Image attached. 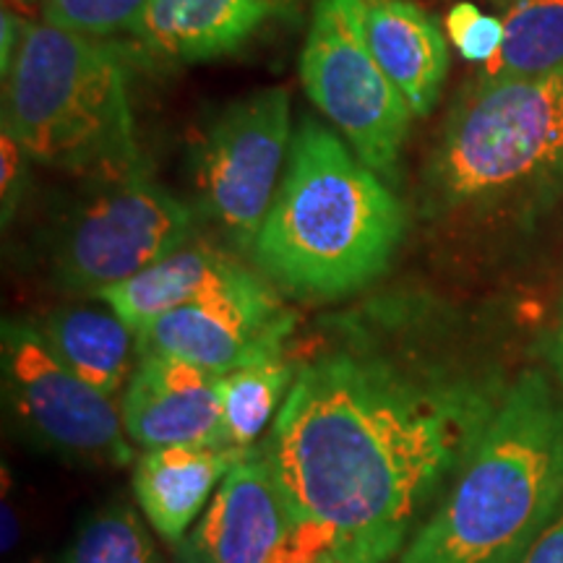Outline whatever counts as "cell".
<instances>
[{
    "mask_svg": "<svg viewBox=\"0 0 563 563\" xmlns=\"http://www.w3.org/2000/svg\"><path fill=\"white\" fill-rule=\"evenodd\" d=\"M292 144L290 95L258 89L220 112L203 133L196 180L203 203L241 249H253Z\"/></svg>",
    "mask_w": 563,
    "mask_h": 563,
    "instance_id": "obj_8",
    "label": "cell"
},
{
    "mask_svg": "<svg viewBox=\"0 0 563 563\" xmlns=\"http://www.w3.org/2000/svg\"><path fill=\"white\" fill-rule=\"evenodd\" d=\"M63 563H159L150 532L129 506H110L81 525Z\"/></svg>",
    "mask_w": 563,
    "mask_h": 563,
    "instance_id": "obj_20",
    "label": "cell"
},
{
    "mask_svg": "<svg viewBox=\"0 0 563 563\" xmlns=\"http://www.w3.org/2000/svg\"><path fill=\"white\" fill-rule=\"evenodd\" d=\"M290 5L292 0H146L131 34L159 58L199 63L241 51Z\"/></svg>",
    "mask_w": 563,
    "mask_h": 563,
    "instance_id": "obj_13",
    "label": "cell"
},
{
    "mask_svg": "<svg viewBox=\"0 0 563 563\" xmlns=\"http://www.w3.org/2000/svg\"><path fill=\"white\" fill-rule=\"evenodd\" d=\"M519 563H563V504Z\"/></svg>",
    "mask_w": 563,
    "mask_h": 563,
    "instance_id": "obj_24",
    "label": "cell"
},
{
    "mask_svg": "<svg viewBox=\"0 0 563 563\" xmlns=\"http://www.w3.org/2000/svg\"><path fill=\"white\" fill-rule=\"evenodd\" d=\"M402 235L405 209L382 175L306 118L253 243L258 269L298 298L336 300L382 277Z\"/></svg>",
    "mask_w": 563,
    "mask_h": 563,
    "instance_id": "obj_2",
    "label": "cell"
},
{
    "mask_svg": "<svg viewBox=\"0 0 563 563\" xmlns=\"http://www.w3.org/2000/svg\"><path fill=\"white\" fill-rule=\"evenodd\" d=\"M40 332L76 376L102 394L112 397L131 382L139 340L115 311L63 308L45 321Z\"/></svg>",
    "mask_w": 563,
    "mask_h": 563,
    "instance_id": "obj_17",
    "label": "cell"
},
{
    "mask_svg": "<svg viewBox=\"0 0 563 563\" xmlns=\"http://www.w3.org/2000/svg\"><path fill=\"white\" fill-rule=\"evenodd\" d=\"M42 19L60 30L100 40L133 32L146 0H42Z\"/></svg>",
    "mask_w": 563,
    "mask_h": 563,
    "instance_id": "obj_21",
    "label": "cell"
},
{
    "mask_svg": "<svg viewBox=\"0 0 563 563\" xmlns=\"http://www.w3.org/2000/svg\"><path fill=\"white\" fill-rule=\"evenodd\" d=\"M311 563H336V561H334V559H332V555H329V553H321V555H319V559H313Z\"/></svg>",
    "mask_w": 563,
    "mask_h": 563,
    "instance_id": "obj_27",
    "label": "cell"
},
{
    "mask_svg": "<svg viewBox=\"0 0 563 563\" xmlns=\"http://www.w3.org/2000/svg\"><path fill=\"white\" fill-rule=\"evenodd\" d=\"M498 402L496 386L382 352L302 365L264 446L295 532L336 563H391Z\"/></svg>",
    "mask_w": 563,
    "mask_h": 563,
    "instance_id": "obj_1",
    "label": "cell"
},
{
    "mask_svg": "<svg viewBox=\"0 0 563 563\" xmlns=\"http://www.w3.org/2000/svg\"><path fill=\"white\" fill-rule=\"evenodd\" d=\"M121 412L129 439L144 449L222 446L220 376L178 357H141Z\"/></svg>",
    "mask_w": 563,
    "mask_h": 563,
    "instance_id": "obj_12",
    "label": "cell"
},
{
    "mask_svg": "<svg viewBox=\"0 0 563 563\" xmlns=\"http://www.w3.org/2000/svg\"><path fill=\"white\" fill-rule=\"evenodd\" d=\"M446 32L464 60L488 63L504 42V21L483 13L475 3L462 0L446 16Z\"/></svg>",
    "mask_w": 563,
    "mask_h": 563,
    "instance_id": "obj_22",
    "label": "cell"
},
{
    "mask_svg": "<svg viewBox=\"0 0 563 563\" xmlns=\"http://www.w3.org/2000/svg\"><path fill=\"white\" fill-rule=\"evenodd\" d=\"M563 504V394L527 371L399 563H519Z\"/></svg>",
    "mask_w": 563,
    "mask_h": 563,
    "instance_id": "obj_3",
    "label": "cell"
},
{
    "mask_svg": "<svg viewBox=\"0 0 563 563\" xmlns=\"http://www.w3.org/2000/svg\"><path fill=\"white\" fill-rule=\"evenodd\" d=\"M249 452L224 446H159L139 456L133 493L154 530L180 540L224 475Z\"/></svg>",
    "mask_w": 563,
    "mask_h": 563,
    "instance_id": "obj_15",
    "label": "cell"
},
{
    "mask_svg": "<svg viewBox=\"0 0 563 563\" xmlns=\"http://www.w3.org/2000/svg\"><path fill=\"white\" fill-rule=\"evenodd\" d=\"M194 214L170 191L131 173L110 180L76 211L58 249L68 287L102 292L188 243Z\"/></svg>",
    "mask_w": 563,
    "mask_h": 563,
    "instance_id": "obj_7",
    "label": "cell"
},
{
    "mask_svg": "<svg viewBox=\"0 0 563 563\" xmlns=\"http://www.w3.org/2000/svg\"><path fill=\"white\" fill-rule=\"evenodd\" d=\"M3 81V125L30 159L108 180L136 173L129 68L108 42L26 24Z\"/></svg>",
    "mask_w": 563,
    "mask_h": 563,
    "instance_id": "obj_4",
    "label": "cell"
},
{
    "mask_svg": "<svg viewBox=\"0 0 563 563\" xmlns=\"http://www.w3.org/2000/svg\"><path fill=\"white\" fill-rule=\"evenodd\" d=\"M21 3H26V5H32V3H42V0H21Z\"/></svg>",
    "mask_w": 563,
    "mask_h": 563,
    "instance_id": "obj_28",
    "label": "cell"
},
{
    "mask_svg": "<svg viewBox=\"0 0 563 563\" xmlns=\"http://www.w3.org/2000/svg\"><path fill=\"white\" fill-rule=\"evenodd\" d=\"M292 316L256 274L159 316L136 332L139 355L178 357L224 376L243 365L282 355Z\"/></svg>",
    "mask_w": 563,
    "mask_h": 563,
    "instance_id": "obj_10",
    "label": "cell"
},
{
    "mask_svg": "<svg viewBox=\"0 0 563 563\" xmlns=\"http://www.w3.org/2000/svg\"><path fill=\"white\" fill-rule=\"evenodd\" d=\"M548 361H551L555 378H559V384H561V389H563V327L553 334L551 347H548Z\"/></svg>",
    "mask_w": 563,
    "mask_h": 563,
    "instance_id": "obj_26",
    "label": "cell"
},
{
    "mask_svg": "<svg viewBox=\"0 0 563 563\" xmlns=\"http://www.w3.org/2000/svg\"><path fill=\"white\" fill-rule=\"evenodd\" d=\"M295 522L264 452H249L224 475L201 522L183 543V563H272Z\"/></svg>",
    "mask_w": 563,
    "mask_h": 563,
    "instance_id": "obj_11",
    "label": "cell"
},
{
    "mask_svg": "<svg viewBox=\"0 0 563 563\" xmlns=\"http://www.w3.org/2000/svg\"><path fill=\"white\" fill-rule=\"evenodd\" d=\"M24 157L26 154L21 141L13 136L11 129L3 125V167H0V196H3V224L16 214L21 188H24Z\"/></svg>",
    "mask_w": 563,
    "mask_h": 563,
    "instance_id": "obj_23",
    "label": "cell"
},
{
    "mask_svg": "<svg viewBox=\"0 0 563 563\" xmlns=\"http://www.w3.org/2000/svg\"><path fill=\"white\" fill-rule=\"evenodd\" d=\"M24 30H26V24H21L13 13L3 11V16H0V68H3V79L9 76L13 58H16L21 37H24Z\"/></svg>",
    "mask_w": 563,
    "mask_h": 563,
    "instance_id": "obj_25",
    "label": "cell"
},
{
    "mask_svg": "<svg viewBox=\"0 0 563 563\" xmlns=\"http://www.w3.org/2000/svg\"><path fill=\"white\" fill-rule=\"evenodd\" d=\"M249 274L228 253L196 245L170 253L150 269L139 272L136 277L104 287L97 298L108 302L110 311H115L133 332H139L159 316L209 298Z\"/></svg>",
    "mask_w": 563,
    "mask_h": 563,
    "instance_id": "obj_16",
    "label": "cell"
},
{
    "mask_svg": "<svg viewBox=\"0 0 563 563\" xmlns=\"http://www.w3.org/2000/svg\"><path fill=\"white\" fill-rule=\"evenodd\" d=\"M563 165V70L540 79H483L456 102L426 188L470 203L530 186Z\"/></svg>",
    "mask_w": 563,
    "mask_h": 563,
    "instance_id": "obj_5",
    "label": "cell"
},
{
    "mask_svg": "<svg viewBox=\"0 0 563 563\" xmlns=\"http://www.w3.org/2000/svg\"><path fill=\"white\" fill-rule=\"evenodd\" d=\"M504 42L483 79H540L563 70V0H514Z\"/></svg>",
    "mask_w": 563,
    "mask_h": 563,
    "instance_id": "obj_18",
    "label": "cell"
},
{
    "mask_svg": "<svg viewBox=\"0 0 563 563\" xmlns=\"http://www.w3.org/2000/svg\"><path fill=\"white\" fill-rule=\"evenodd\" d=\"M363 26L378 66L415 115L439 102L449 70V47L439 21L415 0H361Z\"/></svg>",
    "mask_w": 563,
    "mask_h": 563,
    "instance_id": "obj_14",
    "label": "cell"
},
{
    "mask_svg": "<svg viewBox=\"0 0 563 563\" xmlns=\"http://www.w3.org/2000/svg\"><path fill=\"white\" fill-rule=\"evenodd\" d=\"M292 368L282 355L264 357L220 376L222 446L251 452L266 422L277 418L282 394L290 391Z\"/></svg>",
    "mask_w": 563,
    "mask_h": 563,
    "instance_id": "obj_19",
    "label": "cell"
},
{
    "mask_svg": "<svg viewBox=\"0 0 563 563\" xmlns=\"http://www.w3.org/2000/svg\"><path fill=\"white\" fill-rule=\"evenodd\" d=\"M511 3H514V0H511Z\"/></svg>",
    "mask_w": 563,
    "mask_h": 563,
    "instance_id": "obj_29",
    "label": "cell"
},
{
    "mask_svg": "<svg viewBox=\"0 0 563 563\" xmlns=\"http://www.w3.org/2000/svg\"><path fill=\"white\" fill-rule=\"evenodd\" d=\"M300 81L361 162L389 178L415 112L378 66L361 0H319L300 53Z\"/></svg>",
    "mask_w": 563,
    "mask_h": 563,
    "instance_id": "obj_6",
    "label": "cell"
},
{
    "mask_svg": "<svg viewBox=\"0 0 563 563\" xmlns=\"http://www.w3.org/2000/svg\"><path fill=\"white\" fill-rule=\"evenodd\" d=\"M3 389L13 412L58 452L91 464L133 456L121 407L76 376L40 329L3 323Z\"/></svg>",
    "mask_w": 563,
    "mask_h": 563,
    "instance_id": "obj_9",
    "label": "cell"
}]
</instances>
